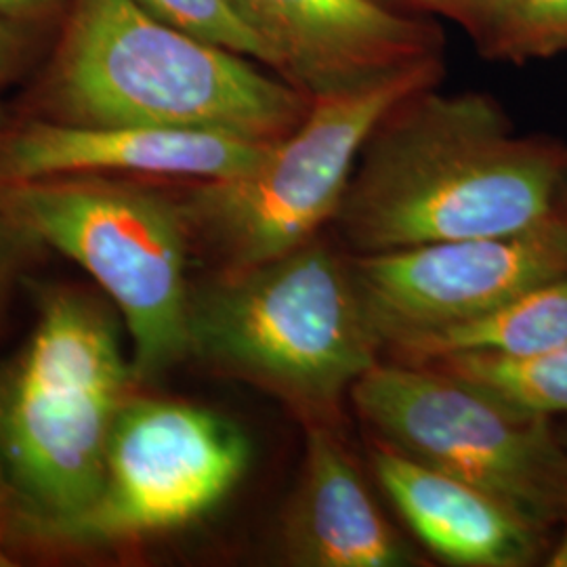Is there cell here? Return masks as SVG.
<instances>
[{"label":"cell","mask_w":567,"mask_h":567,"mask_svg":"<svg viewBox=\"0 0 567 567\" xmlns=\"http://www.w3.org/2000/svg\"><path fill=\"white\" fill-rule=\"evenodd\" d=\"M337 221L360 255L524 231L555 215L557 154L480 97H429L374 131Z\"/></svg>","instance_id":"1"},{"label":"cell","mask_w":567,"mask_h":567,"mask_svg":"<svg viewBox=\"0 0 567 567\" xmlns=\"http://www.w3.org/2000/svg\"><path fill=\"white\" fill-rule=\"evenodd\" d=\"M133 383L112 309L72 288L44 292L30 339L0 370V486L28 526L58 538L93 507Z\"/></svg>","instance_id":"2"},{"label":"cell","mask_w":567,"mask_h":567,"mask_svg":"<svg viewBox=\"0 0 567 567\" xmlns=\"http://www.w3.org/2000/svg\"><path fill=\"white\" fill-rule=\"evenodd\" d=\"M70 122L198 128L276 142L309 103L248 58L156 18L140 0H76L58 70Z\"/></svg>","instance_id":"3"},{"label":"cell","mask_w":567,"mask_h":567,"mask_svg":"<svg viewBox=\"0 0 567 567\" xmlns=\"http://www.w3.org/2000/svg\"><path fill=\"white\" fill-rule=\"evenodd\" d=\"M379 349L351 265L309 243L192 292L189 355L326 423Z\"/></svg>","instance_id":"4"},{"label":"cell","mask_w":567,"mask_h":567,"mask_svg":"<svg viewBox=\"0 0 567 567\" xmlns=\"http://www.w3.org/2000/svg\"><path fill=\"white\" fill-rule=\"evenodd\" d=\"M0 208L100 284L121 311L137 381L189 355L185 208L135 185L72 175L2 183Z\"/></svg>","instance_id":"5"},{"label":"cell","mask_w":567,"mask_h":567,"mask_svg":"<svg viewBox=\"0 0 567 567\" xmlns=\"http://www.w3.org/2000/svg\"><path fill=\"white\" fill-rule=\"evenodd\" d=\"M402 63L316 95L303 121L271 143L264 161L234 179L204 182L185 206L229 271L267 264L313 243L337 219L358 154L379 124L426 81Z\"/></svg>","instance_id":"6"},{"label":"cell","mask_w":567,"mask_h":567,"mask_svg":"<svg viewBox=\"0 0 567 567\" xmlns=\"http://www.w3.org/2000/svg\"><path fill=\"white\" fill-rule=\"evenodd\" d=\"M389 446L480 487L538 529L567 515V452L527 416L431 368L379 364L351 386Z\"/></svg>","instance_id":"7"},{"label":"cell","mask_w":567,"mask_h":567,"mask_svg":"<svg viewBox=\"0 0 567 567\" xmlns=\"http://www.w3.org/2000/svg\"><path fill=\"white\" fill-rule=\"evenodd\" d=\"M240 426L203 405L131 395L110 437L102 492L58 540L118 543L187 526L248 468Z\"/></svg>","instance_id":"8"},{"label":"cell","mask_w":567,"mask_h":567,"mask_svg":"<svg viewBox=\"0 0 567 567\" xmlns=\"http://www.w3.org/2000/svg\"><path fill=\"white\" fill-rule=\"evenodd\" d=\"M349 265L377 341L398 351L567 276V221L553 215L515 234L360 255Z\"/></svg>","instance_id":"9"},{"label":"cell","mask_w":567,"mask_h":567,"mask_svg":"<svg viewBox=\"0 0 567 567\" xmlns=\"http://www.w3.org/2000/svg\"><path fill=\"white\" fill-rule=\"evenodd\" d=\"M271 143L198 128L30 122L0 142V182L89 173L224 182L255 168Z\"/></svg>","instance_id":"10"},{"label":"cell","mask_w":567,"mask_h":567,"mask_svg":"<svg viewBox=\"0 0 567 567\" xmlns=\"http://www.w3.org/2000/svg\"><path fill=\"white\" fill-rule=\"evenodd\" d=\"M303 475L286 511V559L303 567H408L416 550L386 522L326 423H307Z\"/></svg>","instance_id":"11"},{"label":"cell","mask_w":567,"mask_h":567,"mask_svg":"<svg viewBox=\"0 0 567 567\" xmlns=\"http://www.w3.org/2000/svg\"><path fill=\"white\" fill-rule=\"evenodd\" d=\"M379 486L429 550L452 566L522 567L538 555L540 529L480 487L389 444L370 450Z\"/></svg>","instance_id":"12"},{"label":"cell","mask_w":567,"mask_h":567,"mask_svg":"<svg viewBox=\"0 0 567 567\" xmlns=\"http://www.w3.org/2000/svg\"><path fill=\"white\" fill-rule=\"evenodd\" d=\"M316 95L402 65L410 23L372 0H236Z\"/></svg>","instance_id":"13"},{"label":"cell","mask_w":567,"mask_h":567,"mask_svg":"<svg viewBox=\"0 0 567 567\" xmlns=\"http://www.w3.org/2000/svg\"><path fill=\"white\" fill-rule=\"evenodd\" d=\"M567 344V276L540 284L482 318L426 334L398 349L410 364L452 353L532 355Z\"/></svg>","instance_id":"14"},{"label":"cell","mask_w":567,"mask_h":567,"mask_svg":"<svg viewBox=\"0 0 567 567\" xmlns=\"http://www.w3.org/2000/svg\"><path fill=\"white\" fill-rule=\"evenodd\" d=\"M429 364L519 414H567V344L532 355L466 351Z\"/></svg>","instance_id":"15"},{"label":"cell","mask_w":567,"mask_h":567,"mask_svg":"<svg viewBox=\"0 0 567 567\" xmlns=\"http://www.w3.org/2000/svg\"><path fill=\"white\" fill-rule=\"evenodd\" d=\"M156 18L248 60L286 68L282 51L265 37L236 0H140Z\"/></svg>","instance_id":"16"},{"label":"cell","mask_w":567,"mask_h":567,"mask_svg":"<svg viewBox=\"0 0 567 567\" xmlns=\"http://www.w3.org/2000/svg\"><path fill=\"white\" fill-rule=\"evenodd\" d=\"M34 243L0 208V297L16 274L23 250Z\"/></svg>","instance_id":"17"},{"label":"cell","mask_w":567,"mask_h":567,"mask_svg":"<svg viewBox=\"0 0 567 567\" xmlns=\"http://www.w3.org/2000/svg\"><path fill=\"white\" fill-rule=\"evenodd\" d=\"M522 20L548 32H567V0H517Z\"/></svg>","instance_id":"18"},{"label":"cell","mask_w":567,"mask_h":567,"mask_svg":"<svg viewBox=\"0 0 567 567\" xmlns=\"http://www.w3.org/2000/svg\"><path fill=\"white\" fill-rule=\"evenodd\" d=\"M16 517H20V513L4 487L0 486V567L16 566V555L11 550L16 538Z\"/></svg>","instance_id":"19"},{"label":"cell","mask_w":567,"mask_h":567,"mask_svg":"<svg viewBox=\"0 0 567 567\" xmlns=\"http://www.w3.org/2000/svg\"><path fill=\"white\" fill-rule=\"evenodd\" d=\"M53 2L55 0H0V13L9 18H28L41 13Z\"/></svg>","instance_id":"20"},{"label":"cell","mask_w":567,"mask_h":567,"mask_svg":"<svg viewBox=\"0 0 567 567\" xmlns=\"http://www.w3.org/2000/svg\"><path fill=\"white\" fill-rule=\"evenodd\" d=\"M11 51H13L11 32H9L7 25L0 21V72L4 70V65L11 60Z\"/></svg>","instance_id":"21"}]
</instances>
